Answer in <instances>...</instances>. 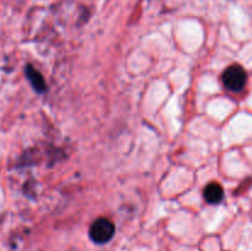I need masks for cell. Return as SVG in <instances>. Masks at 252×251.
<instances>
[{
  "mask_svg": "<svg viewBox=\"0 0 252 251\" xmlns=\"http://www.w3.org/2000/svg\"><path fill=\"white\" fill-rule=\"evenodd\" d=\"M115 224L107 218H98L91 224L90 238L96 244H105L115 235Z\"/></svg>",
  "mask_w": 252,
  "mask_h": 251,
  "instance_id": "cell-1",
  "label": "cell"
},
{
  "mask_svg": "<svg viewBox=\"0 0 252 251\" xmlns=\"http://www.w3.org/2000/svg\"><path fill=\"white\" fill-rule=\"evenodd\" d=\"M248 75L240 65H231L223 73V83L226 89L231 91H241L246 85Z\"/></svg>",
  "mask_w": 252,
  "mask_h": 251,
  "instance_id": "cell-2",
  "label": "cell"
},
{
  "mask_svg": "<svg viewBox=\"0 0 252 251\" xmlns=\"http://www.w3.org/2000/svg\"><path fill=\"white\" fill-rule=\"evenodd\" d=\"M203 196L206 198V201L211 204H218L223 201L224 197V191L223 187L220 186L217 182H211L209 185H207V187L203 191Z\"/></svg>",
  "mask_w": 252,
  "mask_h": 251,
  "instance_id": "cell-3",
  "label": "cell"
},
{
  "mask_svg": "<svg viewBox=\"0 0 252 251\" xmlns=\"http://www.w3.org/2000/svg\"><path fill=\"white\" fill-rule=\"evenodd\" d=\"M25 71H26L27 79L30 80L31 85L33 86L34 90L38 91V93H44L47 89L46 81H44V79L42 78V75L39 74V71H37L36 69L32 68V65H26Z\"/></svg>",
  "mask_w": 252,
  "mask_h": 251,
  "instance_id": "cell-4",
  "label": "cell"
}]
</instances>
